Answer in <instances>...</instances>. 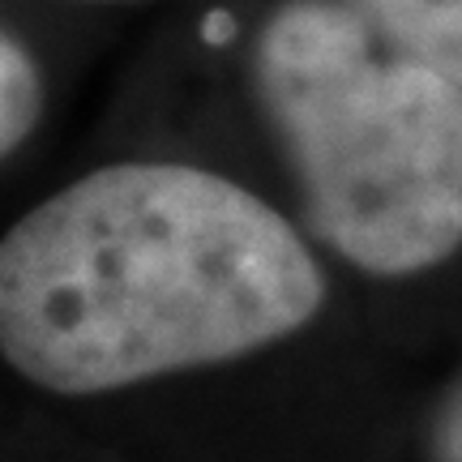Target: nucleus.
<instances>
[{"mask_svg":"<svg viewBox=\"0 0 462 462\" xmlns=\"http://www.w3.org/2000/svg\"><path fill=\"white\" fill-rule=\"evenodd\" d=\"M73 5H95V9H125V5H154V0H73Z\"/></svg>","mask_w":462,"mask_h":462,"instance_id":"423d86ee","label":"nucleus"},{"mask_svg":"<svg viewBox=\"0 0 462 462\" xmlns=\"http://www.w3.org/2000/svg\"><path fill=\"white\" fill-rule=\"evenodd\" d=\"M184 48L227 73L248 159L420 360L462 343V82L356 0H201Z\"/></svg>","mask_w":462,"mask_h":462,"instance_id":"f03ea898","label":"nucleus"},{"mask_svg":"<svg viewBox=\"0 0 462 462\" xmlns=\"http://www.w3.org/2000/svg\"><path fill=\"white\" fill-rule=\"evenodd\" d=\"M0 356L78 402L274 373L385 415L429 368L279 201L180 150L90 167L0 236Z\"/></svg>","mask_w":462,"mask_h":462,"instance_id":"f257e3e1","label":"nucleus"},{"mask_svg":"<svg viewBox=\"0 0 462 462\" xmlns=\"http://www.w3.org/2000/svg\"><path fill=\"white\" fill-rule=\"evenodd\" d=\"M381 31L462 82V0H356Z\"/></svg>","mask_w":462,"mask_h":462,"instance_id":"20e7f679","label":"nucleus"},{"mask_svg":"<svg viewBox=\"0 0 462 462\" xmlns=\"http://www.w3.org/2000/svg\"><path fill=\"white\" fill-rule=\"evenodd\" d=\"M377 462H462V343L420 373Z\"/></svg>","mask_w":462,"mask_h":462,"instance_id":"7ed1b4c3","label":"nucleus"},{"mask_svg":"<svg viewBox=\"0 0 462 462\" xmlns=\"http://www.w3.org/2000/svg\"><path fill=\"white\" fill-rule=\"evenodd\" d=\"M43 116V73L17 39L0 34V154L17 150Z\"/></svg>","mask_w":462,"mask_h":462,"instance_id":"39448f33","label":"nucleus"}]
</instances>
